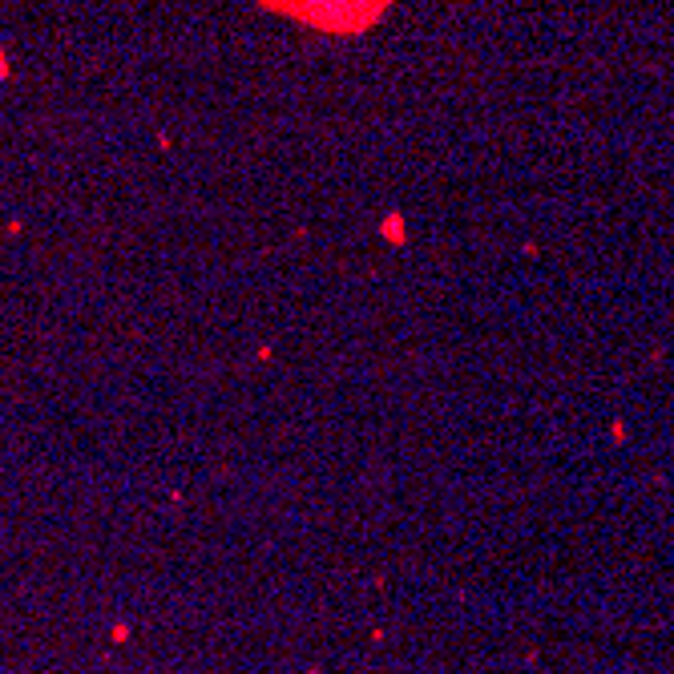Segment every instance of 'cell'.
<instances>
[{
    "mask_svg": "<svg viewBox=\"0 0 674 674\" xmlns=\"http://www.w3.org/2000/svg\"><path fill=\"white\" fill-rule=\"evenodd\" d=\"M267 9L287 13L303 25L327 28V33H360L384 13L392 0H262Z\"/></svg>",
    "mask_w": 674,
    "mask_h": 674,
    "instance_id": "1",
    "label": "cell"
}]
</instances>
